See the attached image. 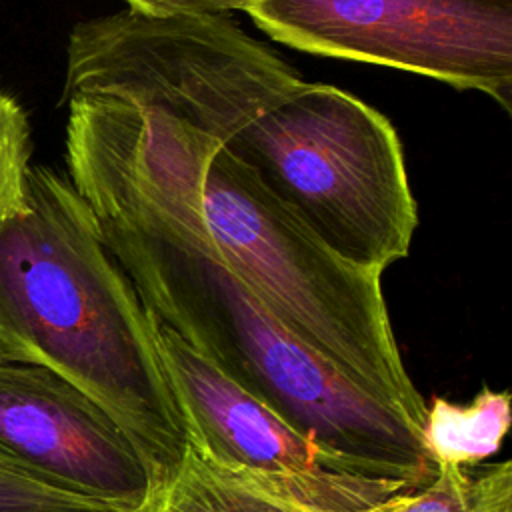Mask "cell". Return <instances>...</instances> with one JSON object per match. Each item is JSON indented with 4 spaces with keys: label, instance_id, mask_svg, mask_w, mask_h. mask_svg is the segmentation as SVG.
Returning <instances> with one entry per match:
<instances>
[{
    "label": "cell",
    "instance_id": "7c38bea8",
    "mask_svg": "<svg viewBox=\"0 0 512 512\" xmlns=\"http://www.w3.org/2000/svg\"><path fill=\"white\" fill-rule=\"evenodd\" d=\"M28 120L20 104L0 90V222L26 202Z\"/></svg>",
    "mask_w": 512,
    "mask_h": 512
},
{
    "label": "cell",
    "instance_id": "5b68a950",
    "mask_svg": "<svg viewBox=\"0 0 512 512\" xmlns=\"http://www.w3.org/2000/svg\"><path fill=\"white\" fill-rule=\"evenodd\" d=\"M290 48L390 66L512 104V0H260L246 10Z\"/></svg>",
    "mask_w": 512,
    "mask_h": 512
},
{
    "label": "cell",
    "instance_id": "4fadbf2b",
    "mask_svg": "<svg viewBox=\"0 0 512 512\" xmlns=\"http://www.w3.org/2000/svg\"><path fill=\"white\" fill-rule=\"evenodd\" d=\"M130 10L148 16H224L248 10L260 0H122Z\"/></svg>",
    "mask_w": 512,
    "mask_h": 512
},
{
    "label": "cell",
    "instance_id": "3957f363",
    "mask_svg": "<svg viewBox=\"0 0 512 512\" xmlns=\"http://www.w3.org/2000/svg\"><path fill=\"white\" fill-rule=\"evenodd\" d=\"M336 256L382 274L418 226L400 138L342 88L300 82L222 144Z\"/></svg>",
    "mask_w": 512,
    "mask_h": 512
},
{
    "label": "cell",
    "instance_id": "52a82bcc",
    "mask_svg": "<svg viewBox=\"0 0 512 512\" xmlns=\"http://www.w3.org/2000/svg\"><path fill=\"white\" fill-rule=\"evenodd\" d=\"M0 458L42 482L136 512L152 494L132 438L62 376L0 354Z\"/></svg>",
    "mask_w": 512,
    "mask_h": 512
},
{
    "label": "cell",
    "instance_id": "7a4b0ae2",
    "mask_svg": "<svg viewBox=\"0 0 512 512\" xmlns=\"http://www.w3.org/2000/svg\"><path fill=\"white\" fill-rule=\"evenodd\" d=\"M198 202L224 266L294 336L422 436L428 404L404 368L382 274L336 256L222 144L202 162Z\"/></svg>",
    "mask_w": 512,
    "mask_h": 512
},
{
    "label": "cell",
    "instance_id": "8992f818",
    "mask_svg": "<svg viewBox=\"0 0 512 512\" xmlns=\"http://www.w3.org/2000/svg\"><path fill=\"white\" fill-rule=\"evenodd\" d=\"M152 320L186 442L212 466L312 512H366L410 492L324 452L234 386L174 330Z\"/></svg>",
    "mask_w": 512,
    "mask_h": 512
},
{
    "label": "cell",
    "instance_id": "8fae6325",
    "mask_svg": "<svg viewBox=\"0 0 512 512\" xmlns=\"http://www.w3.org/2000/svg\"><path fill=\"white\" fill-rule=\"evenodd\" d=\"M0 512H128L50 486L12 462L0 458Z\"/></svg>",
    "mask_w": 512,
    "mask_h": 512
},
{
    "label": "cell",
    "instance_id": "9c48e42d",
    "mask_svg": "<svg viewBox=\"0 0 512 512\" xmlns=\"http://www.w3.org/2000/svg\"><path fill=\"white\" fill-rule=\"evenodd\" d=\"M136 512H312L212 466L186 446L176 470Z\"/></svg>",
    "mask_w": 512,
    "mask_h": 512
},
{
    "label": "cell",
    "instance_id": "ba28073f",
    "mask_svg": "<svg viewBox=\"0 0 512 512\" xmlns=\"http://www.w3.org/2000/svg\"><path fill=\"white\" fill-rule=\"evenodd\" d=\"M510 394L482 388L470 404L436 396L426 406L422 442L436 464L478 466L496 454L510 428Z\"/></svg>",
    "mask_w": 512,
    "mask_h": 512
},
{
    "label": "cell",
    "instance_id": "277c9868",
    "mask_svg": "<svg viewBox=\"0 0 512 512\" xmlns=\"http://www.w3.org/2000/svg\"><path fill=\"white\" fill-rule=\"evenodd\" d=\"M64 102L98 94L230 132L302 80L226 16H148L130 8L78 22L66 48Z\"/></svg>",
    "mask_w": 512,
    "mask_h": 512
},
{
    "label": "cell",
    "instance_id": "6da1fadb",
    "mask_svg": "<svg viewBox=\"0 0 512 512\" xmlns=\"http://www.w3.org/2000/svg\"><path fill=\"white\" fill-rule=\"evenodd\" d=\"M0 354L92 398L162 486L186 452L154 320L70 182L30 168L24 206L0 222ZM152 490V492H154Z\"/></svg>",
    "mask_w": 512,
    "mask_h": 512
},
{
    "label": "cell",
    "instance_id": "30bf717a",
    "mask_svg": "<svg viewBox=\"0 0 512 512\" xmlns=\"http://www.w3.org/2000/svg\"><path fill=\"white\" fill-rule=\"evenodd\" d=\"M366 512H512V464H436L428 484L396 494Z\"/></svg>",
    "mask_w": 512,
    "mask_h": 512
}]
</instances>
